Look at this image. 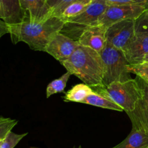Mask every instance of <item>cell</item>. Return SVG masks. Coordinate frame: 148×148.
Segmentation results:
<instances>
[{
    "mask_svg": "<svg viewBox=\"0 0 148 148\" xmlns=\"http://www.w3.org/2000/svg\"><path fill=\"white\" fill-rule=\"evenodd\" d=\"M100 54L104 65L103 86L114 82H124L132 79L131 73L128 71L130 64L122 50L106 43Z\"/></svg>",
    "mask_w": 148,
    "mask_h": 148,
    "instance_id": "4",
    "label": "cell"
},
{
    "mask_svg": "<svg viewBox=\"0 0 148 148\" xmlns=\"http://www.w3.org/2000/svg\"><path fill=\"white\" fill-rule=\"evenodd\" d=\"M30 148H40V147H30Z\"/></svg>",
    "mask_w": 148,
    "mask_h": 148,
    "instance_id": "29",
    "label": "cell"
},
{
    "mask_svg": "<svg viewBox=\"0 0 148 148\" xmlns=\"http://www.w3.org/2000/svg\"><path fill=\"white\" fill-rule=\"evenodd\" d=\"M65 21L53 16L42 21H31L23 19L15 24H7L8 33L14 44L24 42L34 51H45L55 35L61 32Z\"/></svg>",
    "mask_w": 148,
    "mask_h": 148,
    "instance_id": "1",
    "label": "cell"
},
{
    "mask_svg": "<svg viewBox=\"0 0 148 148\" xmlns=\"http://www.w3.org/2000/svg\"><path fill=\"white\" fill-rule=\"evenodd\" d=\"M0 19L7 24L22 22L24 14L19 0H0Z\"/></svg>",
    "mask_w": 148,
    "mask_h": 148,
    "instance_id": "12",
    "label": "cell"
},
{
    "mask_svg": "<svg viewBox=\"0 0 148 148\" xmlns=\"http://www.w3.org/2000/svg\"><path fill=\"white\" fill-rule=\"evenodd\" d=\"M82 103L87 105L99 107V108H105V109L113 110L116 111H123V109L117 105L115 102L106 95L102 93L96 92L94 90L91 94H90Z\"/></svg>",
    "mask_w": 148,
    "mask_h": 148,
    "instance_id": "14",
    "label": "cell"
},
{
    "mask_svg": "<svg viewBox=\"0 0 148 148\" xmlns=\"http://www.w3.org/2000/svg\"><path fill=\"white\" fill-rule=\"evenodd\" d=\"M107 7L102 0H92L82 13L66 20L61 33L77 40L86 27L97 23Z\"/></svg>",
    "mask_w": 148,
    "mask_h": 148,
    "instance_id": "5",
    "label": "cell"
},
{
    "mask_svg": "<svg viewBox=\"0 0 148 148\" xmlns=\"http://www.w3.org/2000/svg\"><path fill=\"white\" fill-rule=\"evenodd\" d=\"M92 0H78L72 3L64 10L59 17L66 22L68 19L72 18L82 13L92 2Z\"/></svg>",
    "mask_w": 148,
    "mask_h": 148,
    "instance_id": "17",
    "label": "cell"
},
{
    "mask_svg": "<svg viewBox=\"0 0 148 148\" xmlns=\"http://www.w3.org/2000/svg\"><path fill=\"white\" fill-rule=\"evenodd\" d=\"M123 51L130 64L143 62L148 53V35L136 32Z\"/></svg>",
    "mask_w": 148,
    "mask_h": 148,
    "instance_id": "10",
    "label": "cell"
},
{
    "mask_svg": "<svg viewBox=\"0 0 148 148\" xmlns=\"http://www.w3.org/2000/svg\"><path fill=\"white\" fill-rule=\"evenodd\" d=\"M66 71L91 88L103 86L104 65L101 54L79 45L72 56L61 62Z\"/></svg>",
    "mask_w": 148,
    "mask_h": 148,
    "instance_id": "2",
    "label": "cell"
},
{
    "mask_svg": "<svg viewBox=\"0 0 148 148\" xmlns=\"http://www.w3.org/2000/svg\"><path fill=\"white\" fill-rule=\"evenodd\" d=\"M24 14V19L31 21H42L51 17L46 0H19Z\"/></svg>",
    "mask_w": 148,
    "mask_h": 148,
    "instance_id": "11",
    "label": "cell"
},
{
    "mask_svg": "<svg viewBox=\"0 0 148 148\" xmlns=\"http://www.w3.org/2000/svg\"><path fill=\"white\" fill-rule=\"evenodd\" d=\"M136 32L148 35V9L135 20Z\"/></svg>",
    "mask_w": 148,
    "mask_h": 148,
    "instance_id": "23",
    "label": "cell"
},
{
    "mask_svg": "<svg viewBox=\"0 0 148 148\" xmlns=\"http://www.w3.org/2000/svg\"><path fill=\"white\" fill-rule=\"evenodd\" d=\"M146 148H148V147H146Z\"/></svg>",
    "mask_w": 148,
    "mask_h": 148,
    "instance_id": "31",
    "label": "cell"
},
{
    "mask_svg": "<svg viewBox=\"0 0 148 148\" xmlns=\"http://www.w3.org/2000/svg\"><path fill=\"white\" fill-rule=\"evenodd\" d=\"M79 45L78 40L59 32L51 40L45 52L61 63L69 59Z\"/></svg>",
    "mask_w": 148,
    "mask_h": 148,
    "instance_id": "8",
    "label": "cell"
},
{
    "mask_svg": "<svg viewBox=\"0 0 148 148\" xmlns=\"http://www.w3.org/2000/svg\"><path fill=\"white\" fill-rule=\"evenodd\" d=\"M71 75L70 72H66L59 78L51 81L46 88V98H49L54 94L63 92Z\"/></svg>",
    "mask_w": 148,
    "mask_h": 148,
    "instance_id": "18",
    "label": "cell"
},
{
    "mask_svg": "<svg viewBox=\"0 0 148 148\" xmlns=\"http://www.w3.org/2000/svg\"><path fill=\"white\" fill-rule=\"evenodd\" d=\"M135 33V20H127L117 22L107 27V43L123 51Z\"/></svg>",
    "mask_w": 148,
    "mask_h": 148,
    "instance_id": "7",
    "label": "cell"
},
{
    "mask_svg": "<svg viewBox=\"0 0 148 148\" xmlns=\"http://www.w3.org/2000/svg\"><path fill=\"white\" fill-rule=\"evenodd\" d=\"M75 148H76V147H75ZM77 148H82V147H81V146H79V147H78Z\"/></svg>",
    "mask_w": 148,
    "mask_h": 148,
    "instance_id": "30",
    "label": "cell"
},
{
    "mask_svg": "<svg viewBox=\"0 0 148 148\" xmlns=\"http://www.w3.org/2000/svg\"><path fill=\"white\" fill-rule=\"evenodd\" d=\"M78 0H46L51 16L59 17L67 6Z\"/></svg>",
    "mask_w": 148,
    "mask_h": 148,
    "instance_id": "19",
    "label": "cell"
},
{
    "mask_svg": "<svg viewBox=\"0 0 148 148\" xmlns=\"http://www.w3.org/2000/svg\"><path fill=\"white\" fill-rule=\"evenodd\" d=\"M136 79H137V82L140 85V90H141L142 101H143L145 107L148 111V82L139 77H137Z\"/></svg>",
    "mask_w": 148,
    "mask_h": 148,
    "instance_id": "25",
    "label": "cell"
},
{
    "mask_svg": "<svg viewBox=\"0 0 148 148\" xmlns=\"http://www.w3.org/2000/svg\"><path fill=\"white\" fill-rule=\"evenodd\" d=\"M27 134V133L19 134L12 131L10 132L7 137L4 138L0 148H14Z\"/></svg>",
    "mask_w": 148,
    "mask_h": 148,
    "instance_id": "21",
    "label": "cell"
},
{
    "mask_svg": "<svg viewBox=\"0 0 148 148\" xmlns=\"http://www.w3.org/2000/svg\"><path fill=\"white\" fill-rule=\"evenodd\" d=\"M147 10V7L134 4L108 5L97 23L108 27L122 20H136Z\"/></svg>",
    "mask_w": 148,
    "mask_h": 148,
    "instance_id": "6",
    "label": "cell"
},
{
    "mask_svg": "<svg viewBox=\"0 0 148 148\" xmlns=\"http://www.w3.org/2000/svg\"><path fill=\"white\" fill-rule=\"evenodd\" d=\"M17 121L15 119L6 118L4 121L0 122V141L3 140L10 132L12 131L14 126L17 125Z\"/></svg>",
    "mask_w": 148,
    "mask_h": 148,
    "instance_id": "22",
    "label": "cell"
},
{
    "mask_svg": "<svg viewBox=\"0 0 148 148\" xmlns=\"http://www.w3.org/2000/svg\"><path fill=\"white\" fill-rule=\"evenodd\" d=\"M107 5H117V4H134L141 5L148 9V0H102Z\"/></svg>",
    "mask_w": 148,
    "mask_h": 148,
    "instance_id": "24",
    "label": "cell"
},
{
    "mask_svg": "<svg viewBox=\"0 0 148 148\" xmlns=\"http://www.w3.org/2000/svg\"><path fill=\"white\" fill-rule=\"evenodd\" d=\"M128 71L148 82V62H143L137 64H129Z\"/></svg>",
    "mask_w": 148,
    "mask_h": 148,
    "instance_id": "20",
    "label": "cell"
},
{
    "mask_svg": "<svg viewBox=\"0 0 148 148\" xmlns=\"http://www.w3.org/2000/svg\"><path fill=\"white\" fill-rule=\"evenodd\" d=\"M127 114L131 119L132 125L137 126L148 133V111L145 107L142 98L135 109Z\"/></svg>",
    "mask_w": 148,
    "mask_h": 148,
    "instance_id": "16",
    "label": "cell"
},
{
    "mask_svg": "<svg viewBox=\"0 0 148 148\" xmlns=\"http://www.w3.org/2000/svg\"><path fill=\"white\" fill-rule=\"evenodd\" d=\"M5 119L6 118H4V117H2V116H0V122H1V121H4Z\"/></svg>",
    "mask_w": 148,
    "mask_h": 148,
    "instance_id": "28",
    "label": "cell"
},
{
    "mask_svg": "<svg viewBox=\"0 0 148 148\" xmlns=\"http://www.w3.org/2000/svg\"><path fill=\"white\" fill-rule=\"evenodd\" d=\"M8 33V26L5 22L3 21L1 19H0V38L2 37L4 35Z\"/></svg>",
    "mask_w": 148,
    "mask_h": 148,
    "instance_id": "26",
    "label": "cell"
},
{
    "mask_svg": "<svg viewBox=\"0 0 148 148\" xmlns=\"http://www.w3.org/2000/svg\"><path fill=\"white\" fill-rule=\"evenodd\" d=\"M144 62H148V53L147 54V56H145V58Z\"/></svg>",
    "mask_w": 148,
    "mask_h": 148,
    "instance_id": "27",
    "label": "cell"
},
{
    "mask_svg": "<svg viewBox=\"0 0 148 148\" xmlns=\"http://www.w3.org/2000/svg\"><path fill=\"white\" fill-rule=\"evenodd\" d=\"M148 147V133L137 126L132 125L131 132L121 143L112 148H146Z\"/></svg>",
    "mask_w": 148,
    "mask_h": 148,
    "instance_id": "13",
    "label": "cell"
},
{
    "mask_svg": "<svg viewBox=\"0 0 148 148\" xmlns=\"http://www.w3.org/2000/svg\"><path fill=\"white\" fill-rule=\"evenodd\" d=\"M93 88L96 92L111 98L126 113L134 111L142 98L141 90L137 79L114 82L108 85Z\"/></svg>",
    "mask_w": 148,
    "mask_h": 148,
    "instance_id": "3",
    "label": "cell"
},
{
    "mask_svg": "<svg viewBox=\"0 0 148 148\" xmlns=\"http://www.w3.org/2000/svg\"><path fill=\"white\" fill-rule=\"evenodd\" d=\"M94 90L85 83L77 84L72 87L69 91L66 92L64 98L65 102L81 103H82L85 98L92 93Z\"/></svg>",
    "mask_w": 148,
    "mask_h": 148,
    "instance_id": "15",
    "label": "cell"
},
{
    "mask_svg": "<svg viewBox=\"0 0 148 148\" xmlns=\"http://www.w3.org/2000/svg\"><path fill=\"white\" fill-rule=\"evenodd\" d=\"M106 30L107 27L104 25L95 23L86 27L77 40L82 46L90 48L101 53L107 43Z\"/></svg>",
    "mask_w": 148,
    "mask_h": 148,
    "instance_id": "9",
    "label": "cell"
}]
</instances>
